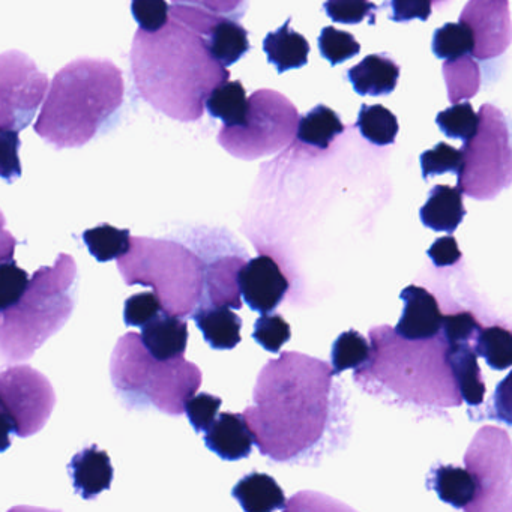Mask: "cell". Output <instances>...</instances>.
<instances>
[{
    "instance_id": "cell-39",
    "label": "cell",
    "mask_w": 512,
    "mask_h": 512,
    "mask_svg": "<svg viewBox=\"0 0 512 512\" xmlns=\"http://www.w3.org/2000/svg\"><path fill=\"white\" fill-rule=\"evenodd\" d=\"M460 149L452 148L448 143L440 142L433 149H428L419 157L421 163L422 178L428 181L433 176L445 175V173H455L457 175L461 166Z\"/></svg>"
},
{
    "instance_id": "cell-6",
    "label": "cell",
    "mask_w": 512,
    "mask_h": 512,
    "mask_svg": "<svg viewBox=\"0 0 512 512\" xmlns=\"http://www.w3.org/2000/svg\"><path fill=\"white\" fill-rule=\"evenodd\" d=\"M118 269L127 286L152 287L172 316H193L203 304L206 263L179 242L131 236L130 250L119 257Z\"/></svg>"
},
{
    "instance_id": "cell-40",
    "label": "cell",
    "mask_w": 512,
    "mask_h": 512,
    "mask_svg": "<svg viewBox=\"0 0 512 512\" xmlns=\"http://www.w3.org/2000/svg\"><path fill=\"white\" fill-rule=\"evenodd\" d=\"M292 337L290 325L280 314H262L254 325L253 338L271 353L280 352L281 347Z\"/></svg>"
},
{
    "instance_id": "cell-27",
    "label": "cell",
    "mask_w": 512,
    "mask_h": 512,
    "mask_svg": "<svg viewBox=\"0 0 512 512\" xmlns=\"http://www.w3.org/2000/svg\"><path fill=\"white\" fill-rule=\"evenodd\" d=\"M344 133V125L340 116L328 106L311 109L307 115L299 118L296 137L304 145L311 146L317 151H326L338 136Z\"/></svg>"
},
{
    "instance_id": "cell-17",
    "label": "cell",
    "mask_w": 512,
    "mask_h": 512,
    "mask_svg": "<svg viewBox=\"0 0 512 512\" xmlns=\"http://www.w3.org/2000/svg\"><path fill=\"white\" fill-rule=\"evenodd\" d=\"M205 433L206 446L223 460L238 461L250 457L253 434L241 413H220Z\"/></svg>"
},
{
    "instance_id": "cell-11",
    "label": "cell",
    "mask_w": 512,
    "mask_h": 512,
    "mask_svg": "<svg viewBox=\"0 0 512 512\" xmlns=\"http://www.w3.org/2000/svg\"><path fill=\"white\" fill-rule=\"evenodd\" d=\"M460 23L472 31L475 44L470 56L478 61L499 58L511 44L509 0H469Z\"/></svg>"
},
{
    "instance_id": "cell-44",
    "label": "cell",
    "mask_w": 512,
    "mask_h": 512,
    "mask_svg": "<svg viewBox=\"0 0 512 512\" xmlns=\"http://www.w3.org/2000/svg\"><path fill=\"white\" fill-rule=\"evenodd\" d=\"M161 311H163V305L154 292L136 293L125 301V325L142 328L149 320L157 317Z\"/></svg>"
},
{
    "instance_id": "cell-13",
    "label": "cell",
    "mask_w": 512,
    "mask_h": 512,
    "mask_svg": "<svg viewBox=\"0 0 512 512\" xmlns=\"http://www.w3.org/2000/svg\"><path fill=\"white\" fill-rule=\"evenodd\" d=\"M404 308L395 334L404 340L418 341L436 337L442 329V311L433 293L424 287L407 286L400 293Z\"/></svg>"
},
{
    "instance_id": "cell-2",
    "label": "cell",
    "mask_w": 512,
    "mask_h": 512,
    "mask_svg": "<svg viewBox=\"0 0 512 512\" xmlns=\"http://www.w3.org/2000/svg\"><path fill=\"white\" fill-rule=\"evenodd\" d=\"M130 58L140 97L179 122L199 121L208 95L230 79L205 38L173 19L157 32L139 29Z\"/></svg>"
},
{
    "instance_id": "cell-35",
    "label": "cell",
    "mask_w": 512,
    "mask_h": 512,
    "mask_svg": "<svg viewBox=\"0 0 512 512\" xmlns=\"http://www.w3.org/2000/svg\"><path fill=\"white\" fill-rule=\"evenodd\" d=\"M473 44L475 43H473V34L469 26L460 22L446 23L434 32L431 49L436 58L452 61V59L470 55Z\"/></svg>"
},
{
    "instance_id": "cell-45",
    "label": "cell",
    "mask_w": 512,
    "mask_h": 512,
    "mask_svg": "<svg viewBox=\"0 0 512 512\" xmlns=\"http://www.w3.org/2000/svg\"><path fill=\"white\" fill-rule=\"evenodd\" d=\"M20 136L17 131L0 130V179L8 184L22 176V163H20Z\"/></svg>"
},
{
    "instance_id": "cell-36",
    "label": "cell",
    "mask_w": 512,
    "mask_h": 512,
    "mask_svg": "<svg viewBox=\"0 0 512 512\" xmlns=\"http://www.w3.org/2000/svg\"><path fill=\"white\" fill-rule=\"evenodd\" d=\"M436 124L446 137L466 142L478 127V113H475L472 104L467 101L455 103L437 115Z\"/></svg>"
},
{
    "instance_id": "cell-21",
    "label": "cell",
    "mask_w": 512,
    "mask_h": 512,
    "mask_svg": "<svg viewBox=\"0 0 512 512\" xmlns=\"http://www.w3.org/2000/svg\"><path fill=\"white\" fill-rule=\"evenodd\" d=\"M466 217L463 193L457 187L436 185L428 194L427 203L419 211L422 224L434 232H446L449 235L457 230Z\"/></svg>"
},
{
    "instance_id": "cell-25",
    "label": "cell",
    "mask_w": 512,
    "mask_h": 512,
    "mask_svg": "<svg viewBox=\"0 0 512 512\" xmlns=\"http://www.w3.org/2000/svg\"><path fill=\"white\" fill-rule=\"evenodd\" d=\"M292 19H287L275 32H269L263 40V50L268 61L277 67L280 74L289 70H298L308 64L310 44L307 38L290 28Z\"/></svg>"
},
{
    "instance_id": "cell-10",
    "label": "cell",
    "mask_w": 512,
    "mask_h": 512,
    "mask_svg": "<svg viewBox=\"0 0 512 512\" xmlns=\"http://www.w3.org/2000/svg\"><path fill=\"white\" fill-rule=\"evenodd\" d=\"M0 401L14 421V434L31 437L46 427L56 406L50 380L31 365H11L0 371Z\"/></svg>"
},
{
    "instance_id": "cell-50",
    "label": "cell",
    "mask_w": 512,
    "mask_h": 512,
    "mask_svg": "<svg viewBox=\"0 0 512 512\" xmlns=\"http://www.w3.org/2000/svg\"><path fill=\"white\" fill-rule=\"evenodd\" d=\"M11 433H14V421L0 401V454L11 448Z\"/></svg>"
},
{
    "instance_id": "cell-12",
    "label": "cell",
    "mask_w": 512,
    "mask_h": 512,
    "mask_svg": "<svg viewBox=\"0 0 512 512\" xmlns=\"http://www.w3.org/2000/svg\"><path fill=\"white\" fill-rule=\"evenodd\" d=\"M238 284L248 307L260 314L272 313L290 287L278 263L269 256L245 262L238 274Z\"/></svg>"
},
{
    "instance_id": "cell-48",
    "label": "cell",
    "mask_w": 512,
    "mask_h": 512,
    "mask_svg": "<svg viewBox=\"0 0 512 512\" xmlns=\"http://www.w3.org/2000/svg\"><path fill=\"white\" fill-rule=\"evenodd\" d=\"M427 254L437 268L455 265V263L460 262L461 256H463L454 236H445V238L437 239L428 248Z\"/></svg>"
},
{
    "instance_id": "cell-33",
    "label": "cell",
    "mask_w": 512,
    "mask_h": 512,
    "mask_svg": "<svg viewBox=\"0 0 512 512\" xmlns=\"http://www.w3.org/2000/svg\"><path fill=\"white\" fill-rule=\"evenodd\" d=\"M83 242L92 257L100 263L112 262L124 256L130 250L131 232L128 229H116L110 224H101L94 229L85 230Z\"/></svg>"
},
{
    "instance_id": "cell-1",
    "label": "cell",
    "mask_w": 512,
    "mask_h": 512,
    "mask_svg": "<svg viewBox=\"0 0 512 512\" xmlns=\"http://www.w3.org/2000/svg\"><path fill=\"white\" fill-rule=\"evenodd\" d=\"M332 377L326 362L301 353H281L263 367L257 406L242 413L263 455L292 463L314 449L332 422Z\"/></svg>"
},
{
    "instance_id": "cell-20",
    "label": "cell",
    "mask_w": 512,
    "mask_h": 512,
    "mask_svg": "<svg viewBox=\"0 0 512 512\" xmlns=\"http://www.w3.org/2000/svg\"><path fill=\"white\" fill-rule=\"evenodd\" d=\"M446 362L457 383L461 400L466 401L469 407L481 406L487 388H485L481 368L478 365V355L473 350L472 343L464 341V343L448 344Z\"/></svg>"
},
{
    "instance_id": "cell-8",
    "label": "cell",
    "mask_w": 512,
    "mask_h": 512,
    "mask_svg": "<svg viewBox=\"0 0 512 512\" xmlns=\"http://www.w3.org/2000/svg\"><path fill=\"white\" fill-rule=\"evenodd\" d=\"M299 112L277 91L260 89L248 98L244 124L221 127L218 143L232 157L254 161L277 154L295 140Z\"/></svg>"
},
{
    "instance_id": "cell-23",
    "label": "cell",
    "mask_w": 512,
    "mask_h": 512,
    "mask_svg": "<svg viewBox=\"0 0 512 512\" xmlns=\"http://www.w3.org/2000/svg\"><path fill=\"white\" fill-rule=\"evenodd\" d=\"M193 319L212 349L232 350L241 343L242 319L230 307L202 305Z\"/></svg>"
},
{
    "instance_id": "cell-30",
    "label": "cell",
    "mask_w": 512,
    "mask_h": 512,
    "mask_svg": "<svg viewBox=\"0 0 512 512\" xmlns=\"http://www.w3.org/2000/svg\"><path fill=\"white\" fill-rule=\"evenodd\" d=\"M442 71L451 104L469 100L473 95L478 94L481 86V71L472 56L466 55L446 61Z\"/></svg>"
},
{
    "instance_id": "cell-16",
    "label": "cell",
    "mask_w": 512,
    "mask_h": 512,
    "mask_svg": "<svg viewBox=\"0 0 512 512\" xmlns=\"http://www.w3.org/2000/svg\"><path fill=\"white\" fill-rule=\"evenodd\" d=\"M68 473L73 481L74 490L83 499L94 500L103 491L109 490L115 469L109 454L97 445H92L71 458Z\"/></svg>"
},
{
    "instance_id": "cell-31",
    "label": "cell",
    "mask_w": 512,
    "mask_h": 512,
    "mask_svg": "<svg viewBox=\"0 0 512 512\" xmlns=\"http://www.w3.org/2000/svg\"><path fill=\"white\" fill-rule=\"evenodd\" d=\"M476 355L485 359L496 371L508 370L512 365V335L509 329L494 325L479 329L472 341Z\"/></svg>"
},
{
    "instance_id": "cell-29",
    "label": "cell",
    "mask_w": 512,
    "mask_h": 512,
    "mask_svg": "<svg viewBox=\"0 0 512 512\" xmlns=\"http://www.w3.org/2000/svg\"><path fill=\"white\" fill-rule=\"evenodd\" d=\"M205 107L212 118L223 121L224 127L242 125L248 112L247 92L239 80H227L208 95Z\"/></svg>"
},
{
    "instance_id": "cell-9",
    "label": "cell",
    "mask_w": 512,
    "mask_h": 512,
    "mask_svg": "<svg viewBox=\"0 0 512 512\" xmlns=\"http://www.w3.org/2000/svg\"><path fill=\"white\" fill-rule=\"evenodd\" d=\"M49 79L19 50L0 55V130H25L46 98Z\"/></svg>"
},
{
    "instance_id": "cell-26",
    "label": "cell",
    "mask_w": 512,
    "mask_h": 512,
    "mask_svg": "<svg viewBox=\"0 0 512 512\" xmlns=\"http://www.w3.org/2000/svg\"><path fill=\"white\" fill-rule=\"evenodd\" d=\"M232 496L245 512H272L286 506V496L272 476L253 472L233 487Z\"/></svg>"
},
{
    "instance_id": "cell-28",
    "label": "cell",
    "mask_w": 512,
    "mask_h": 512,
    "mask_svg": "<svg viewBox=\"0 0 512 512\" xmlns=\"http://www.w3.org/2000/svg\"><path fill=\"white\" fill-rule=\"evenodd\" d=\"M205 40L211 55L226 68L241 61L251 49L247 29L236 20L218 23Z\"/></svg>"
},
{
    "instance_id": "cell-43",
    "label": "cell",
    "mask_w": 512,
    "mask_h": 512,
    "mask_svg": "<svg viewBox=\"0 0 512 512\" xmlns=\"http://www.w3.org/2000/svg\"><path fill=\"white\" fill-rule=\"evenodd\" d=\"M131 13L146 32H157L170 20V5L166 0H131Z\"/></svg>"
},
{
    "instance_id": "cell-7",
    "label": "cell",
    "mask_w": 512,
    "mask_h": 512,
    "mask_svg": "<svg viewBox=\"0 0 512 512\" xmlns=\"http://www.w3.org/2000/svg\"><path fill=\"white\" fill-rule=\"evenodd\" d=\"M509 122L493 104H482L478 127L460 149L457 188L476 200H493L511 185L512 151Z\"/></svg>"
},
{
    "instance_id": "cell-14",
    "label": "cell",
    "mask_w": 512,
    "mask_h": 512,
    "mask_svg": "<svg viewBox=\"0 0 512 512\" xmlns=\"http://www.w3.org/2000/svg\"><path fill=\"white\" fill-rule=\"evenodd\" d=\"M247 8L248 0H172L170 19L206 38L224 20L241 22Z\"/></svg>"
},
{
    "instance_id": "cell-46",
    "label": "cell",
    "mask_w": 512,
    "mask_h": 512,
    "mask_svg": "<svg viewBox=\"0 0 512 512\" xmlns=\"http://www.w3.org/2000/svg\"><path fill=\"white\" fill-rule=\"evenodd\" d=\"M481 328V323L472 313L461 311V313L443 316L440 332L448 344L464 343V341L472 343Z\"/></svg>"
},
{
    "instance_id": "cell-32",
    "label": "cell",
    "mask_w": 512,
    "mask_h": 512,
    "mask_svg": "<svg viewBox=\"0 0 512 512\" xmlns=\"http://www.w3.org/2000/svg\"><path fill=\"white\" fill-rule=\"evenodd\" d=\"M356 127L367 142L374 146L394 145L398 134V119L391 110L376 104H362Z\"/></svg>"
},
{
    "instance_id": "cell-24",
    "label": "cell",
    "mask_w": 512,
    "mask_h": 512,
    "mask_svg": "<svg viewBox=\"0 0 512 512\" xmlns=\"http://www.w3.org/2000/svg\"><path fill=\"white\" fill-rule=\"evenodd\" d=\"M427 485L442 502L464 511H470L478 494L475 478L463 467L436 466L427 478Z\"/></svg>"
},
{
    "instance_id": "cell-38",
    "label": "cell",
    "mask_w": 512,
    "mask_h": 512,
    "mask_svg": "<svg viewBox=\"0 0 512 512\" xmlns=\"http://www.w3.org/2000/svg\"><path fill=\"white\" fill-rule=\"evenodd\" d=\"M326 16L341 25H359L365 19L370 25L376 23V11L379 10L370 0H326L323 4Z\"/></svg>"
},
{
    "instance_id": "cell-5",
    "label": "cell",
    "mask_w": 512,
    "mask_h": 512,
    "mask_svg": "<svg viewBox=\"0 0 512 512\" xmlns=\"http://www.w3.org/2000/svg\"><path fill=\"white\" fill-rule=\"evenodd\" d=\"M110 377L116 394L128 409L155 407L181 416L185 403L202 385V371L184 356L160 361L143 346L137 332L119 338L110 358Z\"/></svg>"
},
{
    "instance_id": "cell-15",
    "label": "cell",
    "mask_w": 512,
    "mask_h": 512,
    "mask_svg": "<svg viewBox=\"0 0 512 512\" xmlns=\"http://www.w3.org/2000/svg\"><path fill=\"white\" fill-rule=\"evenodd\" d=\"M509 437L508 434L503 431L500 436L499 443L496 446V454H493L491 461L493 463L488 464L487 457L481 455V452L475 448V445L469 446V451L466 454L467 470L472 473L475 478L476 484H478V494H476L475 502L478 500H487L488 496H497L500 490L505 491L509 496V476H511V455H509Z\"/></svg>"
},
{
    "instance_id": "cell-37",
    "label": "cell",
    "mask_w": 512,
    "mask_h": 512,
    "mask_svg": "<svg viewBox=\"0 0 512 512\" xmlns=\"http://www.w3.org/2000/svg\"><path fill=\"white\" fill-rule=\"evenodd\" d=\"M320 55L325 58L332 67L344 64L349 59L355 58L361 52V44L356 41L349 32L338 31L334 26L323 28L319 41Z\"/></svg>"
},
{
    "instance_id": "cell-49",
    "label": "cell",
    "mask_w": 512,
    "mask_h": 512,
    "mask_svg": "<svg viewBox=\"0 0 512 512\" xmlns=\"http://www.w3.org/2000/svg\"><path fill=\"white\" fill-rule=\"evenodd\" d=\"M5 224H7V218H5L4 212L0 211V262L14 259L17 245L22 244L14 238L13 233L5 229Z\"/></svg>"
},
{
    "instance_id": "cell-22",
    "label": "cell",
    "mask_w": 512,
    "mask_h": 512,
    "mask_svg": "<svg viewBox=\"0 0 512 512\" xmlns=\"http://www.w3.org/2000/svg\"><path fill=\"white\" fill-rule=\"evenodd\" d=\"M244 265L245 260L241 257H224L209 265L206 263L205 292L208 299L203 305L242 308L238 274Z\"/></svg>"
},
{
    "instance_id": "cell-4",
    "label": "cell",
    "mask_w": 512,
    "mask_h": 512,
    "mask_svg": "<svg viewBox=\"0 0 512 512\" xmlns=\"http://www.w3.org/2000/svg\"><path fill=\"white\" fill-rule=\"evenodd\" d=\"M77 263L61 253L55 265L37 269L22 298L0 311V361L26 362L58 334L76 307Z\"/></svg>"
},
{
    "instance_id": "cell-51",
    "label": "cell",
    "mask_w": 512,
    "mask_h": 512,
    "mask_svg": "<svg viewBox=\"0 0 512 512\" xmlns=\"http://www.w3.org/2000/svg\"><path fill=\"white\" fill-rule=\"evenodd\" d=\"M448 2L449 0H433V5H436V7H445Z\"/></svg>"
},
{
    "instance_id": "cell-19",
    "label": "cell",
    "mask_w": 512,
    "mask_h": 512,
    "mask_svg": "<svg viewBox=\"0 0 512 512\" xmlns=\"http://www.w3.org/2000/svg\"><path fill=\"white\" fill-rule=\"evenodd\" d=\"M347 80L361 97H382L397 88L400 65L386 55H370L347 71Z\"/></svg>"
},
{
    "instance_id": "cell-41",
    "label": "cell",
    "mask_w": 512,
    "mask_h": 512,
    "mask_svg": "<svg viewBox=\"0 0 512 512\" xmlns=\"http://www.w3.org/2000/svg\"><path fill=\"white\" fill-rule=\"evenodd\" d=\"M29 274L17 265L16 260L0 262V311L16 304L29 284Z\"/></svg>"
},
{
    "instance_id": "cell-42",
    "label": "cell",
    "mask_w": 512,
    "mask_h": 512,
    "mask_svg": "<svg viewBox=\"0 0 512 512\" xmlns=\"http://www.w3.org/2000/svg\"><path fill=\"white\" fill-rule=\"evenodd\" d=\"M221 404H223V400L220 397L205 394V392L194 394L193 397L188 398L184 412L187 413L188 421L193 425L196 433H202L211 427L212 422L218 416Z\"/></svg>"
},
{
    "instance_id": "cell-34",
    "label": "cell",
    "mask_w": 512,
    "mask_h": 512,
    "mask_svg": "<svg viewBox=\"0 0 512 512\" xmlns=\"http://www.w3.org/2000/svg\"><path fill=\"white\" fill-rule=\"evenodd\" d=\"M371 358V346L367 338L355 329L343 332L332 344L331 362L335 374L364 367Z\"/></svg>"
},
{
    "instance_id": "cell-3",
    "label": "cell",
    "mask_w": 512,
    "mask_h": 512,
    "mask_svg": "<svg viewBox=\"0 0 512 512\" xmlns=\"http://www.w3.org/2000/svg\"><path fill=\"white\" fill-rule=\"evenodd\" d=\"M124 95V76L112 61L76 59L47 89L35 131L56 149L82 148L109 125Z\"/></svg>"
},
{
    "instance_id": "cell-18",
    "label": "cell",
    "mask_w": 512,
    "mask_h": 512,
    "mask_svg": "<svg viewBox=\"0 0 512 512\" xmlns=\"http://www.w3.org/2000/svg\"><path fill=\"white\" fill-rule=\"evenodd\" d=\"M143 346L155 359L184 356L188 344V325L181 317L161 311L157 317L142 326Z\"/></svg>"
},
{
    "instance_id": "cell-47",
    "label": "cell",
    "mask_w": 512,
    "mask_h": 512,
    "mask_svg": "<svg viewBox=\"0 0 512 512\" xmlns=\"http://www.w3.org/2000/svg\"><path fill=\"white\" fill-rule=\"evenodd\" d=\"M389 5V19L395 23H407L415 19L427 22L433 13V0H389Z\"/></svg>"
}]
</instances>
